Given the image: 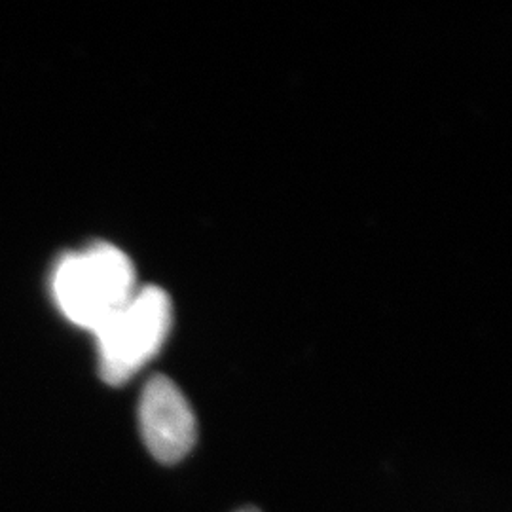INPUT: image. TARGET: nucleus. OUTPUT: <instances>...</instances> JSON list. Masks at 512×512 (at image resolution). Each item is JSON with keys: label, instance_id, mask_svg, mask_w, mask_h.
Listing matches in <instances>:
<instances>
[{"label": "nucleus", "instance_id": "obj_3", "mask_svg": "<svg viewBox=\"0 0 512 512\" xmlns=\"http://www.w3.org/2000/svg\"><path fill=\"white\" fill-rule=\"evenodd\" d=\"M139 429L148 452L165 465L190 454L198 439V421L183 391L167 376L148 380L139 399Z\"/></svg>", "mask_w": 512, "mask_h": 512}, {"label": "nucleus", "instance_id": "obj_2", "mask_svg": "<svg viewBox=\"0 0 512 512\" xmlns=\"http://www.w3.org/2000/svg\"><path fill=\"white\" fill-rule=\"evenodd\" d=\"M173 306L160 287H139L128 302L93 332L101 378L124 385L164 346Z\"/></svg>", "mask_w": 512, "mask_h": 512}, {"label": "nucleus", "instance_id": "obj_1", "mask_svg": "<svg viewBox=\"0 0 512 512\" xmlns=\"http://www.w3.org/2000/svg\"><path fill=\"white\" fill-rule=\"evenodd\" d=\"M139 289L129 256L110 243H93L63 256L52 274L61 313L80 329L95 332Z\"/></svg>", "mask_w": 512, "mask_h": 512}, {"label": "nucleus", "instance_id": "obj_4", "mask_svg": "<svg viewBox=\"0 0 512 512\" xmlns=\"http://www.w3.org/2000/svg\"><path fill=\"white\" fill-rule=\"evenodd\" d=\"M239 512H260V511H256V509H243V511H239Z\"/></svg>", "mask_w": 512, "mask_h": 512}]
</instances>
